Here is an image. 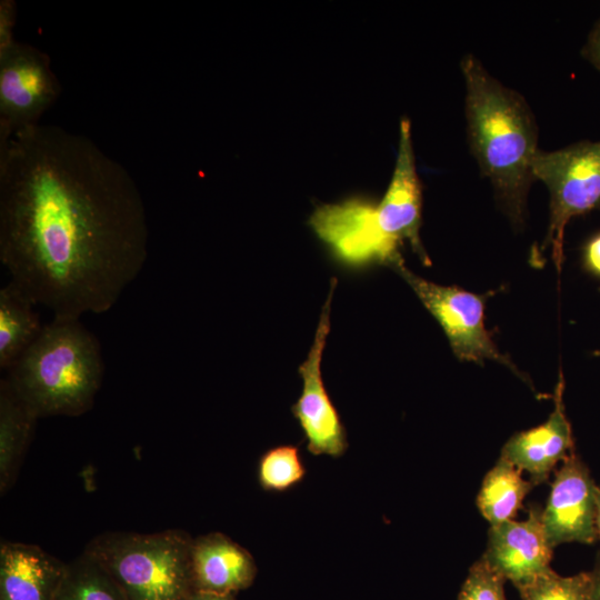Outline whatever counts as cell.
Returning a JSON list of instances; mask_svg holds the SVG:
<instances>
[{"mask_svg":"<svg viewBox=\"0 0 600 600\" xmlns=\"http://www.w3.org/2000/svg\"><path fill=\"white\" fill-rule=\"evenodd\" d=\"M17 21V3L14 0L0 1V54L7 52L17 41L13 32Z\"/></svg>","mask_w":600,"mask_h":600,"instance_id":"cell-23","label":"cell"},{"mask_svg":"<svg viewBox=\"0 0 600 600\" xmlns=\"http://www.w3.org/2000/svg\"><path fill=\"white\" fill-rule=\"evenodd\" d=\"M67 563L36 544L2 541L0 600H54Z\"/></svg>","mask_w":600,"mask_h":600,"instance_id":"cell-15","label":"cell"},{"mask_svg":"<svg viewBox=\"0 0 600 600\" xmlns=\"http://www.w3.org/2000/svg\"><path fill=\"white\" fill-rule=\"evenodd\" d=\"M596 530L600 539V487H597L596 491Z\"/></svg>","mask_w":600,"mask_h":600,"instance_id":"cell-28","label":"cell"},{"mask_svg":"<svg viewBox=\"0 0 600 600\" xmlns=\"http://www.w3.org/2000/svg\"><path fill=\"white\" fill-rule=\"evenodd\" d=\"M542 508L529 507L526 520H508L490 526L481 558L516 589L551 570L553 548L541 519Z\"/></svg>","mask_w":600,"mask_h":600,"instance_id":"cell-11","label":"cell"},{"mask_svg":"<svg viewBox=\"0 0 600 600\" xmlns=\"http://www.w3.org/2000/svg\"><path fill=\"white\" fill-rule=\"evenodd\" d=\"M192 600H237L232 594H216L197 591Z\"/></svg>","mask_w":600,"mask_h":600,"instance_id":"cell-27","label":"cell"},{"mask_svg":"<svg viewBox=\"0 0 600 600\" xmlns=\"http://www.w3.org/2000/svg\"><path fill=\"white\" fill-rule=\"evenodd\" d=\"M309 224L333 256L350 267L383 263L391 267L401 259L399 247L379 228L376 202L351 198L322 204L312 212Z\"/></svg>","mask_w":600,"mask_h":600,"instance_id":"cell-8","label":"cell"},{"mask_svg":"<svg viewBox=\"0 0 600 600\" xmlns=\"http://www.w3.org/2000/svg\"><path fill=\"white\" fill-rule=\"evenodd\" d=\"M534 487L522 477V471L499 457L482 480L477 497L478 509L490 526L512 520Z\"/></svg>","mask_w":600,"mask_h":600,"instance_id":"cell-18","label":"cell"},{"mask_svg":"<svg viewBox=\"0 0 600 600\" xmlns=\"http://www.w3.org/2000/svg\"><path fill=\"white\" fill-rule=\"evenodd\" d=\"M37 306L16 286L0 289V368L7 371L38 338L41 324Z\"/></svg>","mask_w":600,"mask_h":600,"instance_id":"cell-17","label":"cell"},{"mask_svg":"<svg viewBox=\"0 0 600 600\" xmlns=\"http://www.w3.org/2000/svg\"><path fill=\"white\" fill-rule=\"evenodd\" d=\"M38 419L32 409L2 378L0 380V492L2 496L17 478Z\"/></svg>","mask_w":600,"mask_h":600,"instance_id":"cell-16","label":"cell"},{"mask_svg":"<svg viewBox=\"0 0 600 600\" xmlns=\"http://www.w3.org/2000/svg\"><path fill=\"white\" fill-rule=\"evenodd\" d=\"M410 129V121L403 119L400 123L394 171L383 198L376 203V214L379 228L389 241L400 247L407 240L421 262L430 266L431 261L419 236L422 190L416 170Z\"/></svg>","mask_w":600,"mask_h":600,"instance_id":"cell-12","label":"cell"},{"mask_svg":"<svg viewBox=\"0 0 600 600\" xmlns=\"http://www.w3.org/2000/svg\"><path fill=\"white\" fill-rule=\"evenodd\" d=\"M4 379L38 418L88 412L103 380L100 343L74 318H57L9 368Z\"/></svg>","mask_w":600,"mask_h":600,"instance_id":"cell-3","label":"cell"},{"mask_svg":"<svg viewBox=\"0 0 600 600\" xmlns=\"http://www.w3.org/2000/svg\"><path fill=\"white\" fill-rule=\"evenodd\" d=\"M391 268L407 281L423 306L440 323L452 351L459 359L477 363H482L486 359L497 360L528 382L516 366L500 353L487 331L482 297L454 286L447 287L430 282L409 270L402 258Z\"/></svg>","mask_w":600,"mask_h":600,"instance_id":"cell-6","label":"cell"},{"mask_svg":"<svg viewBox=\"0 0 600 600\" xmlns=\"http://www.w3.org/2000/svg\"><path fill=\"white\" fill-rule=\"evenodd\" d=\"M54 600H126L104 568L82 552L67 563V570Z\"/></svg>","mask_w":600,"mask_h":600,"instance_id":"cell-19","label":"cell"},{"mask_svg":"<svg viewBox=\"0 0 600 600\" xmlns=\"http://www.w3.org/2000/svg\"><path fill=\"white\" fill-rule=\"evenodd\" d=\"M191 568L197 591L223 596L251 587L258 571L252 554L221 532L193 538Z\"/></svg>","mask_w":600,"mask_h":600,"instance_id":"cell-14","label":"cell"},{"mask_svg":"<svg viewBox=\"0 0 600 600\" xmlns=\"http://www.w3.org/2000/svg\"><path fill=\"white\" fill-rule=\"evenodd\" d=\"M597 487L576 452L562 461L541 511L543 530L553 549L567 542H596Z\"/></svg>","mask_w":600,"mask_h":600,"instance_id":"cell-10","label":"cell"},{"mask_svg":"<svg viewBox=\"0 0 600 600\" xmlns=\"http://www.w3.org/2000/svg\"><path fill=\"white\" fill-rule=\"evenodd\" d=\"M562 374L553 393L554 407L547 421L529 430L514 433L503 444L500 457L529 474L534 484L548 481L559 461L574 453L571 424L563 404Z\"/></svg>","mask_w":600,"mask_h":600,"instance_id":"cell-13","label":"cell"},{"mask_svg":"<svg viewBox=\"0 0 600 600\" xmlns=\"http://www.w3.org/2000/svg\"><path fill=\"white\" fill-rule=\"evenodd\" d=\"M590 596L589 600H600V552L598 553L594 568L590 571Z\"/></svg>","mask_w":600,"mask_h":600,"instance_id":"cell-26","label":"cell"},{"mask_svg":"<svg viewBox=\"0 0 600 600\" xmlns=\"http://www.w3.org/2000/svg\"><path fill=\"white\" fill-rule=\"evenodd\" d=\"M307 469L298 446L280 444L264 451L257 468L258 483L269 492H284L301 483Z\"/></svg>","mask_w":600,"mask_h":600,"instance_id":"cell-20","label":"cell"},{"mask_svg":"<svg viewBox=\"0 0 600 600\" xmlns=\"http://www.w3.org/2000/svg\"><path fill=\"white\" fill-rule=\"evenodd\" d=\"M470 150L516 227L526 218L538 127L524 98L494 79L472 54L461 60Z\"/></svg>","mask_w":600,"mask_h":600,"instance_id":"cell-2","label":"cell"},{"mask_svg":"<svg viewBox=\"0 0 600 600\" xmlns=\"http://www.w3.org/2000/svg\"><path fill=\"white\" fill-rule=\"evenodd\" d=\"M583 263L590 272L600 276V233L596 234L586 244Z\"/></svg>","mask_w":600,"mask_h":600,"instance_id":"cell-24","label":"cell"},{"mask_svg":"<svg viewBox=\"0 0 600 600\" xmlns=\"http://www.w3.org/2000/svg\"><path fill=\"white\" fill-rule=\"evenodd\" d=\"M504 582L506 579L480 558L470 567L458 600H508Z\"/></svg>","mask_w":600,"mask_h":600,"instance_id":"cell-22","label":"cell"},{"mask_svg":"<svg viewBox=\"0 0 600 600\" xmlns=\"http://www.w3.org/2000/svg\"><path fill=\"white\" fill-rule=\"evenodd\" d=\"M532 174L550 194L543 249L550 248L560 271L567 224L576 216L600 209V141H582L550 152L539 149L532 160Z\"/></svg>","mask_w":600,"mask_h":600,"instance_id":"cell-5","label":"cell"},{"mask_svg":"<svg viewBox=\"0 0 600 600\" xmlns=\"http://www.w3.org/2000/svg\"><path fill=\"white\" fill-rule=\"evenodd\" d=\"M60 93L59 79L42 50L17 41L0 54V146L39 124Z\"/></svg>","mask_w":600,"mask_h":600,"instance_id":"cell-7","label":"cell"},{"mask_svg":"<svg viewBox=\"0 0 600 600\" xmlns=\"http://www.w3.org/2000/svg\"><path fill=\"white\" fill-rule=\"evenodd\" d=\"M337 279L330 282L312 346L307 359L299 366L302 392L291 407L307 439V449L313 456L342 457L348 449L347 431L332 403L321 373L322 353L330 331V306Z\"/></svg>","mask_w":600,"mask_h":600,"instance_id":"cell-9","label":"cell"},{"mask_svg":"<svg viewBox=\"0 0 600 600\" xmlns=\"http://www.w3.org/2000/svg\"><path fill=\"white\" fill-rule=\"evenodd\" d=\"M590 583V571L564 577L551 569L517 590L521 600H589Z\"/></svg>","mask_w":600,"mask_h":600,"instance_id":"cell-21","label":"cell"},{"mask_svg":"<svg viewBox=\"0 0 600 600\" xmlns=\"http://www.w3.org/2000/svg\"><path fill=\"white\" fill-rule=\"evenodd\" d=\"M192 540L181 529L112 531L94 537L83 552L104 568L126 600H192Z\"/></svg>","mask_w":600,"mask_h":600,"instance_id":"cell-4","label":"cell"},{"mask_svg":"<svg viewBox=\"0 0 600 600\" xmlns=\"http://www.w3.org/2000/svg\"><path fill=\"white\" fill-rule=\"evenodd\" d=\"M148 240L134 180L87 137L39 123L0 146V260L36 306L57 318L109 311Z\"/></svg>","mask_w":600,"mask_h":600,"instance_id":"cell-1","label":"cell"},{"mask_svg":"<svg viewBox=\"0 0 600 600\" xmlns=\"http://www.w3.org/2000/svg\"><path fill=\"white\" fill-rule=\"evenodd\" d=\"M586 59L600 70V21L591 31L587 44L583 48Z\"/></svg>","mask_w":600,"mask_h":600,"instance_id":"cell-25","label":"cell"}]
</instances>
